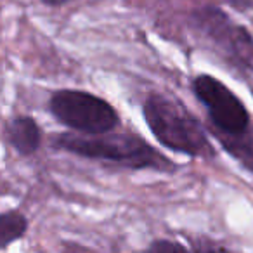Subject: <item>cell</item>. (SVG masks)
<instances>
[{"label":"cell","mask_w":253,"mask_h":253,"mask_svg":"<svg viewBox=\"0 0 253 253\" xmlns=\"http://www.w3.org/2000/svg\"><path fill=\"white\" fill-rule=\"evenodd\" d=\"M40 2L49 5V7H61V5L70 4V2H75V0H40Z\"/></svg>","instance_id":"cell-13"},{"label":"cell","mask_w":253,"mask_h":253,"mask_svg":"<svg viewBox=\"0 0 253 253\" xmlns=\"http://www.w3.org/2000/svg\"><path fill=\"white\" fill-rule=\"evenodd\" d=\"M30 220L21 210L9 208L0 215V248L7 250L11 245L23 239L28 232Z\"/></svg>","instance_id":"cell-8"},{"label":"cell","mask_w":253,"mask_h":253,"mask_svg":"<svg viewBox=\"0 0 253 253\" xmlns=\"http://www.w3.org/2000/svg\"><path fill=\"white\" fill-rule=\"evenodd\" d=\"M232 9L239 12H248L253 11V0H225Z\"/></svg>","instance_id":"cell-12"},{"label":"cell","mask_w":253,"mask_h":253,"mask_svg":"<svg viewBox=\"0 0 253 253\" xmlns=\"http://www.w3.org/2000/svg\"><path fill=\"white\" fill-rule=\"evenodd\" d=\"M141 109L146 126L165 149L189 158H215L208 128L182 102L162 92H149Z\"/></svg>","instance_id":"cell-2"},{"label":"cell","mask_w":253,"mask_h":253,"mask_svg":"<svg viewBox=\"0 0 253 253\" xmlns=\"http://www.w3.org/2000/svg\"><path fill=\"white\" fill-rule=\"evenodd\" d=\"M50 148L90 162L135 172L153 170L156 173L173 175L180 169L179 163L167 158L160 149L134 132H109L102 135L59 132L50 135Z\"/></svg>","instance_id":"cell-1"},{"label":"cell","mask_w":253,"mask_h":253,"mask_svg":"<svg viewBox=\"0 0 253 253\" xmlns=\"http://www.w3.org/2000/svg\"><path fill=\"white\" fill-rule=\"evenodd\" d=\"M50 116L75 134L102 135L122 125L120 113L108 99L78 88H59L47 101Z\"/></svg>","instance_id":"cell-4"},{"label":"cell","mask_w":253,"mask_h":253,"mask_svg":"<svg viewBox=\"0 0 253 253\" xmlns=\"http://www.w3.org/2000/svg\"><path fill=\"white\" fill-rule=\"evenodd\" d=\"M63 253H99V252H94V250L87 248V246L77 245L73 241H66L63 245Z\"/></svg>","instance_id":"cell-11"},{"label":"cell","mask_w":253,"mask_h":253,"mask_svg":"<svg viewBox=\"0 0 253 253\" xmlns=\"http://www.w3.org/2000/svg\"><path fill=\"white\" fill-rule=\"evenodd\" d=\"M225 153L246 172L253 173V125L238 135H213Z\"/></svg>","instance_id":"cell-7"},{"label":"cell","mask_w":253,"mask_h":253,"mask_svg":"<svg viewBox=\"0 0 253 253\" xmlns=\"http://www.w3.org/2000/svg\"><path fill=\"white\" fill-rule=\"evenodd\" d=\"M4 137L9 148L19 156H33L42 146V126L30 115H14L7 120L4 128Z\"/></svg>","instance_id":"cell-6"},{"label":"cell","mask_w":253,"mask_h":253,"mask_svg":"<svg viewBox=\"0 0 253 253\" xmlns=\"http://www.w3.org/2000/svg\"><path fill=\"white\" fill-rule=\"evenodd\" d=\"M191 90L207 111L211 135H238L252 126V115L243 99L217 77L198 75L191 82Z\"/></svg>","instance_id":"cell-5"},{"label":"cell","mask_w":253,"mask_h":253,"mask_svg":"<svg viewBox=\"0 0 253 253\" xmlns=\"http://www.w3.org/2000/svg\"><path fill=\"white\" fill-rule=\"evenodd\" d=\"M144 253H194L191 246H186L179 241L169 238H156L148 245Z\"/></svg>","instance_id":"cell-10"},{"label":"cell","mask_w":253,"mask_h":253,"mask_svg":"<svg viewBox=\"0 0 253 253\" xmlns=\"http://www.w3.org/2000/svg\"><path fill=\"white\" fill-rule=\"evenodd\" d=\"M189 25L201 40L239 73H253V33L217 5H203L191 12Z\"/></svg>","instance_id":"cell-3"},{"label":"cell","mask_w":253,"mask_h":253,"mask_svg":"<svg viewBox=\"0 0 253 253\" xmlns=\"http://www.w3.org/2000/svg\"><path fill=\"white\" fill-rule=\"evenodd\" d=\"M189 246L194 253H238L222 241L208 236H194L189 239Z\"/></svg>","instance_id":"cell-9"}]
</instances>
